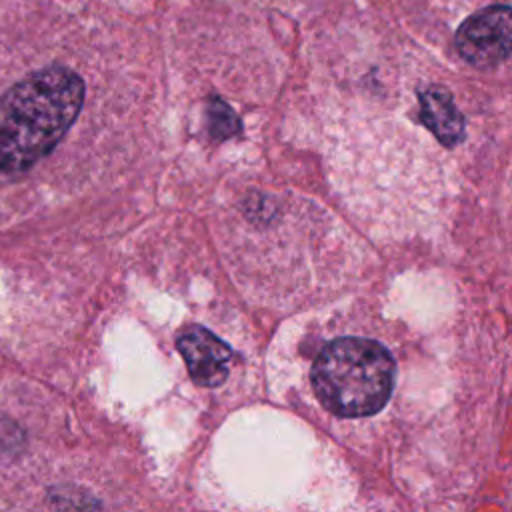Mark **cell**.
Instances as JSON below:
<instances>
[{
    "instance_id": "cell-1",
    "label": "cell",
    "mask_w": 512,
    "mask_h": 512,
    "mask_svg": "<svg viewBox=\"0 0 512 512\" xmlns=\"http://www.w3.org/2000/svg\"><path fill=\"white\" fill-rule=\"evenodd\" d=\"M84 80L70 68L28 74L0 96V182L14 180L48 156L78 118Z\"/></svg>"
},
{
    "instance_id": "cell-2",
    "label": "cell",
    "mask_w": 512,
    "mask_h": 512,
    "mask_svg": "<svg viewBox=\"0 0 512 512\" xmlns=\"http://www.w3.org/2000/svg\"><path fill=\"white\" fill-rule=\"evenodd\" d=\"M394 360L374 340L340 338L314 362L312 386L322 406L344 418L376 414L394 386Z\"/></svg>"
},
{
    "instance_id": "cell-3",
    "label": "cell",
    "mask_w": 512,
    "mask_h": 512,
    "mask_svg": "<svg viewBox=\"0 0 512 512\" xmlns=\"http://www.w3.org/2000/svg\"><path fill=\"white\" fill-rule=\"evenodd\" d=\"M460 56L476 68H494L510 54V8L490 6L472 14L456 32Z\"/></svg>"
},
{
    "instance_id": "cell-4",
    "label": "cell",
    "mask_w": 512,
    "mask_h": 512,
    "mask_svg": "<svg viewBox=\"0 0 512 512\" xmlns=\"http://www.w3.org/2000/svg\"><path fill=\"white\" fill-rule=\"evenodd\" d=\"M176 346L188 366L190 378L200 386H218L228 378L232 350L216 334L202 326L182 332Z\"/></svg>"
},
{
    "instance_id": "cell-5",
    "label": "cell",
    "mask_w": 512,
    "mask_h": 512,
    "mask_svg": "<svg viewBox=\"0 0 512 512\" xmlns=\"http://www.w3.org/2000/svg\"><path fill=\"white\" fill-rule=\"evenodd\" d=\"M420 118L446 146L458 144L464 136V118L450 92L440 86H432L420 94Z\"/></svg>"
}]
</instances>
